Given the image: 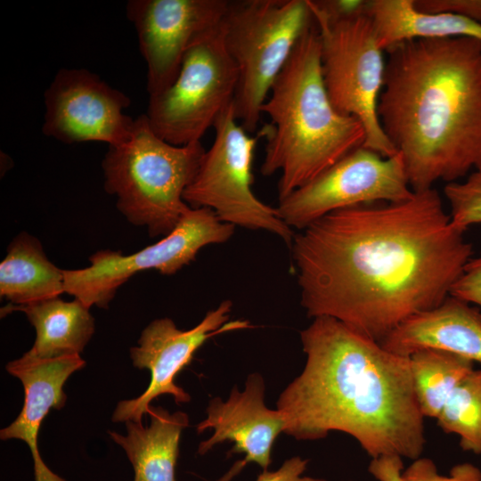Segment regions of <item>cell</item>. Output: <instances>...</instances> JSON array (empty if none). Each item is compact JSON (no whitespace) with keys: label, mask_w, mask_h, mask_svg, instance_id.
Returning <instances> with one entry per match:
<instances>
[{"label":"cell","mask_w":481,"mask_h":481,"mask_svg":"<svg viewBox=\"0 0 481 481\" xmlns=\"http://www.w3.org/2000/svg\"><path fill=\"white\" fill-rule=\"evenodd\" d=\"M234 231L211 209L191 208L168 235L138 252L124 256L101 250L89 257L88 267L63 269L65 292L88 307L107 308L118 289L136 273L154 269L175 274L194 261L202 248L226 242Z\"/></svg>","instance_id":"cell-10"},{"label":"cell","mask_w":481,"mask_h":481,"mask_svg":"<svg viewBox=\"0 0 481 481\" xmlns=\"http://www.w3.org/2000/svg\"><path fill=\"white\" fill-rule=\"evenodd\" d=\"M413 193L399 152L383 157L360 146L279 200L276 209L288 226L301 231L331 212L365 204L403 201Z\"/></svg>","instance_id":"cell-11"},{"label":"cell","mask_w":481,"mask_h":481,"mask_svg":"<svg viewBox=\"0 0 481 481\" xmlns=\"http://www.w3.org/2000/svg\"><path fill=\"white\" fill-rule=\"evenodd\" d=\"M265 391L263 376L257 372L249 374L242 391L234 386L225 402L220 397L212 398L206 410L207 418L196 426L198 434L214 429L213 435L199 444V455H205L224 442L233 443L228 456L245 455L217 481H231L249 463H257L263 470L269 469L273 444L284 433L285 421L279 410L266 407Z\"/></svg>","instance_id":"cell-15"},{"label":"cell","mask_w":481,"mask_h":481,"mask_svg":"<svg viewBox=\"0 0 481 481\" xmlns=\"http://www.w3.org/2000/svg\"><path fill=\"white\" fill-rule=\"evenodd\" d=\"M380 344L406 357L419 350L436 349L481 363V313L450 295L437 306L405 320Z\"/></svg>","instance_id":"cell-17"},{"label":"cell","mask_w":481,"mask_h":481,"mask_svg":"<svg viewBox=\"0 0 481 481\" xmlns=\"http://www.w3.org/2000/svg\"><path fill=\"white\" fill-rule=\"evenodd\" d=\"M450 295L481 307V255L469 260Z\"/></svg>","instance_id":"cell-26"},{"label":"cell","mask_w":481,"mask_h":481,"mask_svg":"<svg viewBox=\"0 0 481 481\" xmlns=\"http://www.w3.org/2000/svg\"><path fill=\"white\" fill-rule=\"evenodd\" d=\"M312 15L321 38L323 81L333 106L362 124L363 147L383 157L395 155L378 116L386 61L371 18L365 11L339 19Z\"/></svg>","instance_id":"cell-7"},{"label":"cell","mask_w":481,"mask_h":481,"mask_svg":"<svg viewBox=\"0 0 481 481\" xmlns=\"http://www.w3.org/2000/svg\"><path fill=\"white\" fill-rule=\"evenodd\" d=\"M228 0H130L127 19L147 65L150 96L167 88L194 39L221 23Z\"/></svg>","instance_id":"cell-14"},{"label":"cell","mask_w":481,"mask_h":481,"mask_svg":"<svg viewBox=\"0 0 481 481\" xmlns=\"http://www.w3.org/2000/svg\"><path fill=\"white\" fill-rule=\"evenodd\" d=\"M205 151L200 142H166L141 115L126 142L109 146L102 162L104 189L129 223L146 227L151 237H165L191 208L183 197Z\"/></svg>","instance_id":"cell-5"},{"label":"cell","mask_w":481,"mask_h":481,"mask_svg":"<svg viewBox=\"0 0 481 481\" xmlns=\"http://www.w3.org/2000/svg\"><path fill=\"white\" fill-rule=\"evenodd\" d=\"M86 365L79 355L53 359L22 355L9 362L7 371L18 378L24 387L22 409L8 427L0 431L1 440L20 439L32 455L35 481H67L53 472L41 458L37 441L42 421L51 409L60 410L66 403L63 386L69 377Z\"/></svg>","instance_id":"cell-16"},{"label":"cell","mask_w":481,"mask_h":481,"mask_svg":"<svg viewBox=\"0 0 481 481\" xmlns=\"http://www.w3.org/2000/svg\"><path fill=\"white\" fill-rule=\"evenodd\" d=\"M300 340L306 364L276 402L285 434L314 441L338 431L355 439L371 459L420 457L425 417L409 357L328 316L313 318Z\"/></svg>","instance_id":"cell-2"},{"label":"cell","mask_w":481,"mask_h":481,"mask_svg":"<svg viewBox=\"0 0 481 481\" xmlns=\"http://www.w3.org/2000/svg\"><path fill=\"white\" fill-rule=\"evenodd\" d=\"M65 292L63 269L46 257L40 241L20 232L0 264V296L23 306L58 298Z\"/></svg>","instance_id":"cell-21"},{"label":"cell","mask_w":481,"mask_h":481,"mask_svg":"<svg viewBox=\"0 0 481 481\" xmlns=\"http://www.w3.org/2000/svg\"><path fill=\"white\" fill-rule=\"evenodd\" d=\"M436 420L444 433L459 436L463 451L481 456V370L458 384Z\"/></svg>","instance_id":"cell-23"},{"label":"cell","mask_w":481,"mask_h":481,"mask_svg":"<svg viewBox=\"0 0 481 481\" xmlns=\"http://www.w3.org/2000/svg\"><path fill=\"white\" fill-rule=\"evenodd\" d=\"M237 84V67L225 47L221 21L191 44L172 84L150 96L145 114L150 126L174 145L200 142L232 102Z\"/></svg>","instance_id":"cell-8"},{"label":"cell","mask_w":481,"mask_h":481,"mask_svg":"<svg viewBox=\"0 0 481 481\" xmlns=\"http://www.w3.org/2000/svg\"><path fill=\"white\" fill-rule=\"evenodd\" d=\"M368 471L378 481H481L480 469L470 463L458 464L449 475H441L429 458L412 460L404 469L403 458L395 454L371 459Z\"/></svg>","instance_id":"cell-24"},{"label":"cell","mask_w":481,"mask_h":481,"mask_svg":"<svg viewBox=\"0 0 481 481\" xmlns=\"http://www.w3.org/2000/svg\"><path fill=\"white\" fill-rule=\"evenodd\" d=\"M308 465V460L293 456L286 460L274 470H263L256 481H327L323 478L303 476Z\"/></svg>","instance_id":"cell-28"},{"label":"cell","mask_w":481,"mask_h":481,"mask_svg":"<svg viewBox=\"0 0 481 481\" xmlns=\"http://www.w3.org/2000/svg\"><path fill=\"white\" fill-rule=\"evenodd\" d=\"M365 12L384 52L417 38L470 37L481 41V23L452 12H421L413 0L366 1Z\"/></svg>","instance_id":"cell-20"},{"label":"cell","mask_w":481,"mask_h":481,"mask_svg":"<svg viewBox=\"0 0 481 481\" xmlns=\"http://www.w3.org/2000/svg\"><path fill=\"white\" fill-rule=\"evenodd\" d=\"M409 358L421 413L436 419L453 389L474 370V363L436 349L419 350Z\"/></svg>","instance_id":"cell-22"},{"label":"cell","mask_w":481,"mask_h":481,"mask_svg":"<svg viewBox=\"0 0 481 481\" xmlns=\"http://www.w3.org/2000/svg\"><path fill=\"white\" fill-rule=\"evenodd\" d=\"M232 307V301L224 300L188 330H179L170 318L152 321L143 330L138 346L130 349L133 365L150 371L151 381L141 395L117 404L112 421L141 422L151 402L161 395H171L177 404L188 403L190 395L175 379L191 363L196 351L216 335L250 327L248 321L229 322Z\"/></svg>","instance_id":"cell-12"},{"label":"cell","mask_w":481,"mask_h":481,"mask_svg":"<svg viewBox=\"0 0 481 481\" xmlns=\"http://www.w3.org/2000/svg\"><path fill=\"white\" fill-rule=\"evenodd\" d=\"M444 193L453 226L465 232L469 226L481 223V169L471 172L463 182L446 183Z\"/></svg>","instance_id":"cell-25"},{"label":"cell","mask_w":481,"mask_h":481,"mask_svg":"<svg viewBox=\"0 0 481 481\" xmlns=\"http://www.w3.org/2000/svg\"><path fill=\"white\" fill-rule=\"evenodd\" d=\"M425 12H452L481 23V0H413Z\"/></svg>","instance_id":"cell-27"},{"label":"cell","mask_w":481,"mask_h":481,"mask_svg":"<svg viewBox=\"0 0 481 481\" xmlns=\"http://www.w3.org/2000/svg\"><path fill=\"white\" fill-rule=\"evenodd\" d=\"M123 92L86 69H61L45 92L43 134L65 143L102 142L117 146L131 136L135 119Z\"/></svg>","instance_id":"cell-13"},{"label":"cell","mask_w":481,"mask_h":481,"mask_svg":"<svg viewBox=\"0 0 481 481\" xmlns=\"http://www.w3.org/2000/svg\"><path fill=\"white\" fill-rule=\"evenodd\" d=\"M434 188L331 212L295 234L300 304L381 342L447 297L471 258Z\"/></svg>","instance_id":"cell-1"},{"label":"cell","mask_w":481,"mask_h":481,"mask_svg":"<svg viewBox=\"0 0 481 481\" xmlns=\"http://www.w3.org/2000/svg\"><path fill=\"white\" fill-rule=\"evenodd\" d=\"M151 423L126 421V436L110 431L133 466L134 481H176L175 467L182 431L189 425L188 415L181 411L170 413L150 405Z\"/></svg>","instance_id":"cell-18"},{"label":"cell","mask_w":481,"mask_h":481,"mask_svg":"<svg viewBox=\"0 0 481 481\" xmlns=\"http://www.w3.org/2000/svg\"><path fill=\"white\" fill-rule=\"evenodd\" d=\"M261 113L271 119L260 172H279V200L307 183L353 150L365 132L354 117L338 111L327 93L321 38L314 20L274 80Z\"/></svg>","instance_id":"cell-4"},{"label":"cell","mask_w":481,"mask_h":481,"mask_svg":"<svg viewBox=\"0 0 481 481\" xmlns=\"http://www.w3.org/2000/svg\"><path fill=\"white\" fill-rule=\"evenodd\" d=\"M349 481H351V480H349Z\"/></svg>","instance_id":"cell-29"},{"label":"cell","mask_w":481,"mask_h":481,"mask_svg":"<svg viewBox=\"0 0 481 481\" xmlns=\"http://www.w3.org/2000/svg\"><path fill=\"white\" fill-rule=\"evenodd\" d=\"M90 307L80 300L64 301L60 297L23 306L8 305L2 314L23 312L37 333L32 347L23 355L53 359L83 352L94 332Z\"/></svg>","instance_id":"cell-19"},{"label":"cell","mask_w":481,"mask_h":481,"mask_svg":"<svg viewBox=\"0 0 481 481\" xmlns=\"http://www.w3.org/2000/svg\"><path fill=\"white\" fill-rule=\"evenodd\" d=\"M213 128V143L184 191V202L192 208H208L220 221L235 227L272 232L290 248L293 229L280 217L276 208L262 202L252 191L257 137L250 136L238 122L232 102Z\"/></svg>","instance_id":"cell-9"},{"label":"cell","mask_w":481,"mask_h":481,"mask_svg":"<svg viewBox=\"0 0 481 481\" xmlns=\"http://www.w3.org/2000/svg\"><path fill=\"white\" fill-rule=\"evenodd\" d=\"M385 52L378 116L412 189L481 169V41L417 38Z\"/></svg>","instance_id":"cell-3"},{"label":"cell","mask_w":481,"mask_h":481,"mask_svg":"<svg viewBox=\"0 0 481 481\" xmlns=\"http://www.w3.org/2000/svg\"><path fill=\"white\" fill-rule=\"evenodd\" d=\"M314 22L307 0L229 1L222 26L238 70L234 114L249 134L298 41Z\"/></svg>","instance_id":"cell-6"}]
</instances>
